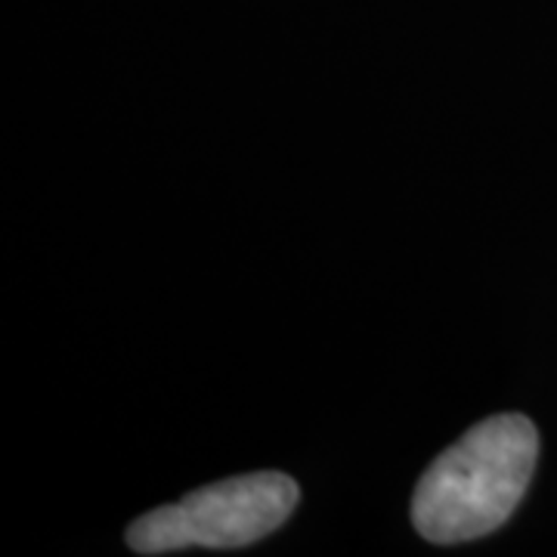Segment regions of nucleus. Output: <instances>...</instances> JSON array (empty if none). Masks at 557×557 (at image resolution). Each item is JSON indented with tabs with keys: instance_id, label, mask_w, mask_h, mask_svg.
<instances>
[{
	"instance_id": "nucleus-1",
	"label": "nucleus",
	"mask_w": 557,
	"mask_h": 557,
	"mask_svg": "<svg viewBox=\"0 0 557 557\" xmlns=\"http://www.w3.org/2000/svg\"><path fill=\"white\" fill-rule=\"evenodd\" d=\"M539 458L536 424L505 412L478 421L421 474L412 498L418 536L458 545L490 536L515 515Z\"/></svg>"
},
{
	"instance_id": "nucleus-2",
	"label": "nucleus",
	"mask_w": 557,
	"mask_h": 557,
	"mask_svg": "<svg viewBox=\"0 0 557 557\" xmlns=\"http://www.w3.org/2000/svg\"><path fill=\"white\" fill-rule=\"evenodd\" d=\"M298 483L282 471L220 480L134 520L127 545L137 555H171L193 545L245 548L276 533L298 508Z\"/></svg>"
}]
</instances>
